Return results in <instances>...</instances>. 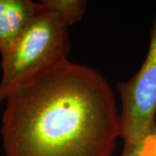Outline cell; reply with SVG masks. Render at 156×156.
<instances>
[{"instance_id":"6","label":"cell","mask_w":156,"mask_h":156,"mask_svg":"<svg viewBox=\"0 0 156 156\" xmlns=\"http://www.w3.org/2000/svg\"><path fill=\"white\" fill-rule=\"evenodd\" d=\"M140 156H156V151L154 141L148 137L145 140L144 147Z\"/></svg>"},{"instance_id":"5","label":"cell","mask_w":156,"mask_h":156,"mask_svg":"<svg viewBox=\"0 0 156 156\" xmlns=\"http://www.w3.org/2000/svg\"><path fill=\"white\" fill-rule=\"evenodd\" d=\"M144 143L124 144V147L121 156H140L144 147Z\"/></svg>"},{"instance_id":"2","label":"cell","mask_w":156,"mask_h":156,"mask_svg":"<svg viewBox=\"0 0 156 156\" xmlns=\"http://www.w3.org/2000/svg\"><path fill=\"white\" fill-rule=\"evenodd\" d=\"M86 1L44 0L32 22L1 55L0 106L9 95L42 73L67 60L69 27L83 18Z\"/></svg>"},{"instance_id":"1","label":"cell","mask_w":156,"mask_h":156,"mask_svg":"<svg viewBox=\"0 0 156 156\" xmlns=\"http://www.w3.org/2000/svg\"><path fill=\"white\" fill-rule=\"evenodd\" d=\"M0 133L6 156H111L115 93L95 69L64 60L6 98Z\"/></svg>"},{"instance_id":"7","label":"cell","mask_w":156,"mask_h":156,"mask_svg":"<svg viewBox=\"0 0 156 156\" xmlns=\"http://www.w3.org/2000/svg\"><path fill=\"white\" fill-rule=\"evenodd\" d=\"M149 138L154 141V147H155L156 151V127L154 128V129L152 131V133H151V134L149 135Z\"/></svg>"},{"instance_id":"4","label":"cell","mask_w":156,"mask_h":156,"mask_svg":"<svg viewBox=\"0 0 156 156\" xmlns=\"http://www.w3.org/2000/svg\"><path fill=\"white\" fill-rule=\"evenodd\" d=\"M40 9V2L0 0V55L16 44Z\"/></svg>"},{"instance_id":"3","label":"cell","mask_w":156,"mask_h":156,"mask_svg":"<svg viewBox=\"0 0 156 156\" xmlns=\"http://www.w3.org/2000/svg\"><path fill=\"white\" fill-rule=\"evenodd\" d=\"M122 108L119 113L120 138L124 144H139L156 127V15L144 62L130 79L117 85Z\"/></svg>"}]
</instances>
